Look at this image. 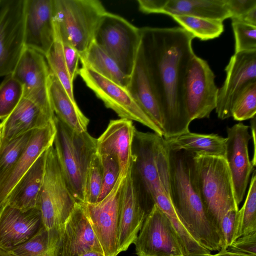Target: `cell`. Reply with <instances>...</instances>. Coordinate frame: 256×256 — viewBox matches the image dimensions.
<instances>
[{"mask_svg": "<svg viewBox=\"0 0 256 256\" xmlns=\"http://www.w3.org/2000/svg\"><path fill=\"white\" fill-rule=\"evenodd\" d=\"M140 32V44L162 114L163 137L186 132L191 121L185 103V82L196 55L194 38L180 26H146Z\"/></svg>", "mask_w": 256, "mask_h": 256, "instance_id": "cell-1", "label": "cell"}, {"mask_svg": "<svg viewBox=\"0 0 256 256\" xmlns=\"http://www.w3.org/2000/svg\"><path fill=\"white\" fill-rule=\"evenodd\" d=\"M194 156L184 150L169 148L171 200L192 236L210 250L220 251V236L206 214L196 186Z\"/></svg>", "mask_w": 256, "mask_h": 256, "instance_id": "cell-2", "label": "cell"}, {"mask_svg": "<svg viewBox=\"0 0 256 256\" xmlns=\"http://www.w3.org/2000/svg\"><path fill=\"white\" fill-rule=\"evenodd\" d=\"M168 152V144L163 136L136 129L132 166L154 204L161 210L172 206Z\"/></svg>", "mask_w": 256, "mask_h": 256, "instance_id": "cell-3", "label": "cell"}, {"mask_svg": "<svg viewBox=\"0 0 256 256\" xmlns=\"http://www.w3.org/2000/svg\"><path fill=\"white\" fill-rule=\"evenodd\" d=\"M193 172L205 211L222 238L223 216L230 210H238L227 162L222 158L194 154Z\"/></svg>", "mask_w": 256, "mask_h": 256, "instance_id": "cell-4", "label": "cell"}, {"mask_svg": "<svg viewBox=\"0 0 256 256\" xmlns=\"http://www.w3.org/2000/svg\"><path fill=\"white\" fill-rule=\"evenodd\" d=\"M56 128L53 146L67 186L76 202H84L87 172L96 152V138L88 132H78L55 115Z\"/></svg>", "mask_w": 256, "mask_h": 256, "instance_id": "cell-5", "label": "cell"}, {"mask_svg": "<svg viewBox=\"0 0 256 256\" xmlns=\"http://www.w3.org/2000/svg\"><path fill=\"white\" fill-rule=\"evenodd\" d=\"M107 11L98 0H54V22L62 42L73 46L79 56L94 41Z\"/></svg>", "mask_w": 256, "mask_h": 256, "instance_id": "cell-6", "label": "cell"}, {"mask_svg": "<svg viewBox=\"0 0 256 256\" xmlns=\"http://www.w3.org/2000/svg\"><path fill=\"white\" fill-rule=\"evenodd\" d=\"M76 203L67 186L52 145L46 150L39 210L42 225L56 238L57 242L64 224Z\"/></svg>", "mask_w": 256, "mask_h": 256, "instance_id": "cell-7", "label": "cell"}, {"mask_svg": "<svg viewBox=\"0 0 256 256\" xmlns=\"http://www.w3.org/2000/svg\"><path fill=\"white\" fill-rule=\"evenodd\" d=\"M140 41V28L119 15L106 12L96 30L94 42L129 76Z\"/></svg>", "mask_w": 256, "mask_h": 256, "instance_id": "cell-8", "label": "cell"}, {"mask_svg": "<svg viewBox=\"0 0 256 256\" xmlns=\"http://www.w3.org/2000/svg\"><path fill=\"white\" fill-rule=\"evenodd\" d=\"M155 204L132 168L121 191L118 228V252L134 244L143 223Z\"/></svg>", "mask_w": 256, "mask_h": 256, "instance_id": "cell-9", "label": "cell"}, {"mask_svg": "<svg viewBox=\"0 0 256 256\" xmlns=\"http://www.w3.org/2000/svg\"><path fill=\"white\" fill-rule=\"evenodd\" d=\"M78 74L105 106L114 110L120 118L138 122L164 136L162 130L143 111L126 88L86 67L80 68Z\"/></svg>", "mask_w": 256, "mask_h": 256, "instance_id": "cell-10", "label": "cell"}, {"mask_svg": "<svg viewBox=\"0 0 256 256\" xmlns=\"http://www.w3.org/2000/svg\"><path fill=\"white\" fill-rule=\"evenodd\" d=\"M25 0H1L0 77L12 74L24 46Z\"/></svg>", "mask_w": 256, "mask_h": 256, "instance_id": "cell-11", "label": "cell"}, {"mask_svg": "<svg viewBox=\"0 0 256 256\" xmlns=\"http://www.w3.org/2000/svg\"><path fill=\"white\" fill-rule=\"evenodd\" d=\"M126 176H119L114 188L102 200L81 203L104 256H117L122 188Z\"/></svg>", "mask_w": 256, "mask_h": 256, "instance_id": "cell-12", "label": "cell"}, {"mask_svg": "<svg viewBox=\"0 0 256 256\" xmlns=\"http://www.w3.org/2000/svg\"><path fill=\"white\" fill-rule=\"evenodd\" d=\"M207 62L195 55L185 82L184 99L190 121L208 118L216 108L218 88Z\"/></svg>", "mask_w": 256, "mask_h": 256, "instance_id": "cell-13", "label": "cell"}, {"mask_svg": "<svg viewBox=\"0 0 256 256\" xmlns=\"http://www.w3.org/2000/svg\"><path fill=\"white\" fill-rule=\"evenodd\" d=\"M134 244L138 256H184L168 219L156 204L146 216Z\"/></svg>", "mask_w": 256, "mask_h": 256, "instance_id": "cell-14", "label": "cell"}, {"mask_svg": "<svg viewBox=\"0 0 256 256\" xmlns=\"http://www.w3.org/2000/svg\"><path fill=\"white\" fill-rule=\"evenodd\" d=\"M12 74L22 86L24 98L34 102L46 112L55 114L49 94L51 72L44 55L24 48Z\"/></svg>", "mask_w": 256, "mask_h": 256, "instance_id": "cell-15", "label": "cell"}, {"mask_svg": "<svg viewBox=\"0 0 256 256\" xmlns=\"http://www.w3.org/2000/svg\"><path fill=\"white\" fill-rule=\"evenodd\" d=\"M226 77L218 88L215 108L219 118L231 117L234 102L250 84L256 82V50L234 54L225 68Z\"/></svg>", "mask_w": 256, "mask_h": 256, "instance_id": "cell-16", "label": "cell"}, {"mask_svg": "<svg viewBox=\"0 0 256 256\" xmlns=\"http://www.w3.org/2000/svg\"><path fill=\"white\" fill-rule=\"evenodd\" d=\"M249 126L238 122L227 128L225 159L230 170L236 202L243 200L250 175L254 166L250 160L248 144L251 136Z\"/></svg>", "mask_w": 256, "mask_h": 256, "instance_id": "cell-17", "label": "cell"}, {"mask_svg": "<svg viewBox=\"0 0 256 256\" xmlns=\"http://www.w3.org/2000/svg\"><path fill=\"white\" fill-rule=\"evenodd\" d=\"M24 46L45 56L55 39L54 0H25Z\"/></svg>", "mask_w": 256, "mask_h": 256, "instance_id": "cell-18", "label": "cell"}, {"mask_svg": "<svg viewBox=\"0 0 256 256\" xmlns=\"http://www.w3.org/2000/svg\"><path fill=\"white\" fill-rule=\"evenodd\" d=\"M93 250L103 252L82 204L76 202L59 236L55 256H79Z\"/></svg>", "mask_w": 256, "mask_h": 256, "instance_id": "cell-19", "label": "cell"}, {"mask_svg": "<svg viewBox=\"0 0 256 256\" xmlns=\"http://www.w3.org/2000/svg\"><path fill=\"white\" fill-rule=\"evenodd\" d=\"M42 225L38 208L24 211L4 205L0 209V250L4 251L26 242Z\"/></svg>", "mask_w": 256, "mask_h": 256, "instance_id": "cell-20", "label": "cell"}, {"mask_svg": "<svg viewBox=\"0 0 256 256\" xmlns=\"http://www.w3.org/2000/svg\"><path fill=\"white\" fill-rule=\"evenodd\" d=\"M136 128L132 120H110L106 130L96 138V153L114 157L120 176H126L132 163V144Z\"/></svg>", "mask_w": 256, "mask_h": 256, "instance_id": "cell-21", "label": "cell"}, {"mask_svg": "<svg viewBox=\"0 0 256 256\" xmlns=\"http://www.w3.org/2000/svg\"><path fill=\"white\" fill-rule=\"evenodd\" d=\"M56 133L54 120L46 126L34 130L18 160L0 182V209L6 204L18 180L40 154L53 145Z\"/></svg>", "mask_w": 256, "mask_h": 256, "instance_id": "cell-22", "label": "cell"}, {"mask_svg": "<svg viewBox=\"0 0 256 256\" xmlns=\"http://www.w3.org/2000/svg\"><path fill=\"white\" fill-rule=\"evenodd\" d=\"M126 88L143 111L163 132L162 110L140 44Z\"/></svg>", "mask_w": 256, "mask_h": 256, "instance_id": "cell-23", "label": "cell"}, {"mask_svg": "<svg viewBox=\"0 0 256 256\" xmlns=\"http://www.w3.org/2000/svg\"><path fill=\"white\" fill-rule=\"evenodd\" d=\"M50 114L30 100L22 97L20 102L2 120L0 148L12 139L30 130L43 128L54 120Z\"/></svg>", "mask_w": 256, "mask_h": 256, "instance_id": "cell-24", "label": "cell"}, {"mask_svg": "<svg viewBox=\"0 0 256 256\" xmlns=\"http://www.w3.org/2000/svg\"><path fill=\"white\" fill-rule=\"evenodd\" d=\"M46 150L40 154L18 180L10 194L6 204L24 211L39 209V198L44 176Z\"/></svg>", "mask_w": 256, "mask_h": 256, "instance_id": "cell-25", "label": "cell"}, {"mask_svg": "<svg viewBox=\"0 0 256 256\" xmlns=\"http://www.w3.org/2000/svg\"><path fill=\"white\" fill-rule=\"evenodd\" d=\"M49 94L55 115L70 128L78 132L87 131L90 122L80 109L76 102L70 98L58 78L51 72Z\"/></svg>", "mask_w": 256, "mask_h": 256, "instance_id": "cell-26", "label": "cell"}, {"mask_svg": "<svg viewBox=\"0 0 256 256\" xmlns=\"http://www.w3.org/2000/svg\"><path fill=\"white\" fill-rule=\"evenodd\" d=\"M165 140L172 150H182L196 155L226 158V138L218 134H198L188 130Z\"/></svg>", "mask_w": 256, "mask_h": 256, "instance_id": "cell-27", "label": "cell"}, {"mask_svg": "<svg viewBox=\"0 0 256 256\" xmlns=\"http://www.w3.org/2000/svg\"><path fill=\"white\" fill-rule=\"evenodd\" d=\"M162 14L222 22L230 17L224 0H167Z\"/></svg>", "mask_w": 256, "mask_h": 256, "instance_id": "cell-28", "label": "cell"}, {"mask_svg": "<svg viewBox=\"0 0 256 256\" xmlns=\"http://www.w3.org/2000/svg\"><path fill=\"white\" fill-rule=\"evenodd\" d=\"M82 66L89 68L114 82L126 88L129 76L120 68L117 64L94 42L80 55Z\"/></svg>", "mask_w": 256, "mask_h": 256, "instance_id": "cell-29", "label": "cell"}, {"mask_svg": "<svg viewBox=\"0 0 256 256\" xmlns=\"http://www.w3.org/2000/svg\"><path fill=\"white\" fill-rule=\"evenodd\" d=\"M56 246L55 238L42 225L27 241L4 251L10 256H55Z\"/></svg>", "mask_w": 256, "mask_h": 256, "instance_id": "cell-30", "label": "cell"}, {"mask_svg": "<svg viewBox=\"0 0 256 256\" xmlns=\"http://www.w3.org/2000/svg\"><path fill=\"white\" fill-rule=\"evenodd\" d=\"M256 230V176L254 171L245 202L237 212L232 243L242 236Z\"/></svg>", "mask_w": 256, "mask_h": 256, "instance_id": "cell-31", "label": "cell"}, {"mask_svg": "<svg viewBox=\"0 0 256 256\" xmlns=\"http://www.w3.org/2000/svg\"><path fill=\"white\" fill-rule=\"evenodd\" d=\"M194 38L207 40L218 37L224 30L223 22L188 16H171Z\"/></svg>", "mask_w": 256, "mask_h": 256, "instance_id": "cell-32", "label": "cell"}, {"mask_svg": "<svg viewBox=\"0 0 256 256\" xmlns=\"http://www.w3.org/2000/svg\"><path fill=\"white\" fill-rule=\"evenodd\" d=\"M54 30V42L44 56L51 72L60 81L72 100L76 102L73 90L74 82L71 80L64 60L62 42L55 27Z\"/></svg>", "mask_w": 256, "mask_h": 256, "instance_id": "cell-33", "label": "cell"}, {"mask_svg": "<svg viewBox=\"0 0 256 256\" xmlns=\"http://www.w3.org/2000/svg\"><path fill=\"white\" fill-rule=\"evenodd\" d=\"M35 130L14 138L0 148V182L18 160Z\"/></svg>", "mask_w": 256, "mask_h": 256, "instance_id": "cell-34", "label": "cell"}, {"mask_svg": "<svg viewBox=\"0 0 256 256\" xmlns=\"http://www.w3.org/2000/svg\"><path fill=\"white\" fill-rule=\"evenodd\" d=\"M23 97V88L12 74L5 76L0 84V120L8 116Z\"/></svg>", "mask_w": 256, "mask_h": 256, "instance_id": "cell-35", "label": "cell"}, {"mask_svg": "<svg viewBox=\"0 0 256 256\" xmlns=\"http://www.w3.org/2000/svg\"><path fill=\"white\" fill-rule=\"evenodd\" d=\"M256 113V82L248 84L233 103L231 117L238 121L252 119Z\"/></svg>", "mask_w": 256, "mask_h": 256, "instance_id": "cell-36", "label": "cell"}, {"mask_svg": "<svg viewBox=\"0 0 256 256\" xmlns=\"http://www.w3.org/2000/svg\"><path fill=\"white\" fill-rule=\"evenodd\" d=\"M102 183V168L100 156L96 152L90 162L85 180L84 202H98Z\"/></svg>", "mask_w": 256, "mask_h": 256, "instance_id": "cell-37", "label": "cell"}, {"mask_svg": "<svg viewBox=\"0 0 256 256\" xmlns=\"http://www.w3.org/2000/svg\"><path fill=\"white\" fill-rule=\"evenodd\" d=\"M235 40L234 54L256 50V26L232 19Z\"/></svg>", "mask_w": 256, "mask_h": 256, "instance_id": "cell-38", "label": "cell"}, {"mask_svg": "<svg viewBox=\"0 0 256 256\" xmlns=\"http://www.w3.org/2000/svg\"><path fill=\"white\" fill-rule=\"evenodd\" d=\"M100 156L102 168V183L98 202L104 199L112 190L120 176L119 165L114 157L108 154Z\"/></svg>", "mask_w": 256, "mask_h": 256, "instance_id": "cell-39", "label": "cell"}, {"mask_svg": "<svg viewBox=\"0 0 256 256\" xmlns=\"http://www.w3.org/2000/svg\"><path fill=\"white\" fill-rule=\"evenodd\" d=\"M226 250L230 252L256 256V230L242 236L229 246Z\"/></svg>", "mask_w": 256, "mask_h": 256, "instance_id": "cell-40", "label": "cell"}, {"mask_svg": "<svg viewBox=\"0 0 256 256\" xmlns=\"http://www.w3.org/2000/svg\"><path fill=\"white\" fill-rule=\"evenodd\" d=\"M238 210L228 211L223 216L220 224L222 245L220 250H226L232 243L237 212Z\"/></svg>", "mask_w": 256, "mask_h": 256, "instance_id": "cell-41", "label": "cell"}, {"mask_svg": "<svg viewBox=\"0 0 256 256\" xmlns=\"http://www.w3.org/2000/svg\"><path fill=\"white\" fill-rule=\"evenodd\" d=\"M64 60L71 80H74L78 74L80 56L76 50L71 44L62 42Z\"/></svg>", "mask_w": 256, "mask_h": 256, "instance_id": "cell-42", "label": "cell"}, {"mask_svg": "<svg viewBox=\"0 0 256 256\" xmlns=\"http://www.w3.org/2000/svg\"><path fill=\"white\" fill-rule=\"evenodd\" d=\"M230 18H238L256 7V0H224Z\"/></svg>", "mask_w": 256, "mask_h": 256, "instance_id": "cell-43", "label": "cell"}, {"mask_svg": "<svg viewBox=\"0 0 256 256\" xmlns=\"http://www.w3.org/2000/svg\"><path fill=\"white\" fill-rule=\"evenodd\" d=\"M167 0H138V9L144 14H162Z\"/></svg>", "mask_w": 256, "mask_h": 256, "instance_id": "cell-44", "label": "cell"}, {"mask_svg": "<svg viewBox=\"0 0 256 256\" xmlns=\"http://www.w3.org/2000/svg\"><path fill=\"white\" fill-rule=\"evenodd\" d=\"M244 23L256 26V7L252 8L238 18H233Z\"/></svg>", "mask_w": 256, "mask_h": 256, "instance_id": "cell-45", "label": "cell"}, {"mask_svg": "<svg viewBox=\"0 0 256 256\" xmlns=\"http://www.w3.org/2000/svg\"><path fill=\"white\" fill-rule=\"evenodd\" d=\"M208 256H252L238 252H230L227 250H220L216 254H210Z\"/></svg>", "mask_w": 256, "mask_h": 256, "instance_id": "cell-46", "label": "cell"}, {"mask_svg": "<svg viewBox=\"0 0 256 256\" xmlns=\"http://www.w3.org/2000/svg\"><path fill=\"white\" fill-rule=\"evenodd\" d=\"M255 126H256V118L254 116L252 118L251 120V129H252V138L254 140V158L251 161L254 166H256V148H255Z\"/></svg>", "mask_w": 256, "mask_h": 256, "instance_id": "cell-47", "label": "cell"}, {"mask_svg": "<svg viewBox=\"0 0 256 256\" xmlns=\"http://www.w3.org/2000/svg\"><path fill=\"white\" fill-rule=\"evenodd\" d=\"M79 256H104V255L101 252L93 250L84 252Z\"/></svg>", "mask_w": 256, "mask_h": 256, "instance_id": "cell-48", "label": "cell"}, {"mask_svg": "<svg viewBox=\"0 0 256 256\" xmlns=\"http://www.w3.org/2000/svg\"><path fill=\"white\" fill-rule=\"evenodd\" d=\"M0 256H10L4 250H0Z\"/></svg>", "mask_w": 256, "mask_h": 256, "instance_id": "cell-49", "label": "cell"}, {"mask_svg": "<svg viewBox=\"0 0 256 256\" xmlns=\"http://www.w3.org/2000/svg\"><path fill=\"white\" fill-rule=\"evenodd\" d=\"M2 122L0 123V144L1 142L2 132Z\"/></svg>", "mask_w": 256, "mask_h": 256, "instance_id": "cell-50", "label": "cell"}, {"mask_svg": "<svg viewBox=\"0 0 256 256\" xmlns=\"http://www.w3.org/2000/svg\"><path fill=\"white\" fill-rule=\"evenodd\" d=\"M0 2H1V0H0Z\"/></svg>", "mask_w": 256, "mask_h": 256, "instance_id": "cell-51", "label": "cell"}]
</instances>
